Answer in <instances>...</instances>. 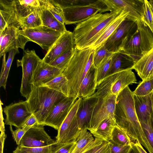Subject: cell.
Wrapping results in <instances>:
<instances>
[{"mask_svg": "<svg viewBox=\"0 0 153 153\" xmlns=\"http://www.w3.org/2000/svg\"><path fill=\"white\" fill-rule=\"evenodd\" d=\"M77 98L67 97L52 108L44 123L58 131Z\"/></svg>", "mask_w": 153, "mask_h": 153, "instance_id": "17", "label": "cell"}, {"mask_svg": "<svg viewBox=\"0 0 153 153\" xmlns=\"http://www.w3.org/2000/svg\"><path fill=\"white\" fill-rule=\"evenodd\" d=\"M117 97L110 94L98 98L94 110L90 126L88 129L90 132L95 130L104 119L109 117H114Z\"/></svg>", "mask_w": 153, "mask_h": 153, "instance_id": "13", "label": "cell"}, {"mask_svg": "<svg viewBox=\"0 0 153 153\" xmlns=\"http://www.w3.org/2000/svg\"><path fill=\"white\" fill-rule=\"evenodd\" d=\"M30 127H26L24 128H17L13 130L12 126H10V128L14 141L16 142L17 146H19L20 140L26 131Z\"/></svg>", "mask_w": 153, "mask_h": 153, "instance_id": "44", "label": "cell"}, {"mask_svg": "<svg viewBox=\"0 0 153 153\" xmlns=\"http://www.w3.org/2000/svg\"><path fill=\"white\" fill-rule=\"evenodd\" d=\"M20 29L13 25L7 26L0 32V57L13 48L24 50L29 40L19 33Z\"/></svg>", "mask_w": 153, "mask_h": 153, "instance_id": "14", "label": "cell"}, {"mask_svg": "<svg viewBox=\"0 0 153 153\" xmlns=\"http://www.w3.org/2000/svg\"><path fill=\"white\" fill-rule=\"evenodd\" d=\"M45 4V0H0V10L10 14L12 25L20 28V20Z\"/></svg>", "mask_w": 153, "mask_h": 153, "instance_id": "7", "label": "cell"}, {"mask_svg": "<svg viewBox=\"0 0 153 153\" xmlns=\"http://www.w3.org/2000/svg\"><path fill=\"white\" fill-rule=\"evenodd\" d=\"M132 69L143 80L153 78V48L136 62Z\"/></svg>", "mask_w": 153, "mask_h": 153, "instance_id": "23", "label": "cell"}, {"mask_svg": "<svg viewBox=\"0 0 153 153\" xmlns=\"http://www.w3.org/2000/svg\"><path fill=\"white\" fill-rule=\"evenodd\" d=\"M105 142L101 139L95 138L94 142L82 153H95L102 146Z\"/></svg>", "mask_w": 153, "mask_h": 153, "instance_id": "45", "label": "cell"}, {"mask_svg": "<svg viewBox=\"0 0 153 153\" xmlns=\"http://www.w3.org/2000/svg\"><path fill=\"white\" fill-rule=\"evenodd\" d=\"M111 153H128L132 148L131 145H119L109 142Z\"/></svg>", "mask_w": 153, "mask_h": 153, "instance_id": "43", "label": "cell"}, {"mask_svg": "<svg viewBox=\"0 0 153 153\" xmlns=\"http://www.w3.org/2000/svg\"><path fill=\"white\" fill-rule=\"evenodd\" d=\"M110 141L117 145H131V140L126 132L117 125L113 129Z\"/></svg>", "mask_w": 153, "mask_h": 153, "instance_id": "33", "label": "cell"}, {"mask_svg": "<svg viewBox=\"0 0 153 153\" xmlns=\"http://www.w3.org/2000/svg\"><path fill=\"white\" fill-rule=\"evenodd\" d=\"M128 153H137L135 150L132 147V148Z\"/></svg>", "mask_w": 153, "mask_h": 153, "instance_id": "51", "label": "cell"}, {"mask_svg": "<svg viewBox=\"0 0 153 153\" xmlns=\"http://www.w3.org/2000/svg\"><path fill=\"white\" fill-rule=\"evenodd\" d=\"M131 146L137 153H147L138 140L134 143H131Z\"/></svg>", "mask_w": 153, "mask_h": 153, "instance_id": "48", "label": "cell"}, {"mask_svg": "<svg viewBox=\"0 0 153 153\" xmlns=\"http://www.w3.org/2000/svg\"><path fill=\"white\" fill-rule=\"evenodd\" d=\"M61 8L71 7L85 6L90 5L95 0H53Z\"/></svg>", "mask_w": 153, "mask_h": 153, "instance_id": "39", "label": "cell"}, {"mask_svg": "<svg viewBox=\"0 0 153 153\" xmlns=\"http://www.w3.org/2000/svg\"><path fill=\"white\" fill-rule=\"evenodd\" d=\"M140 122L146 138L153 151V125L151 117Z\"/></svg>", "mask_w": 153, "mask_h": 153, "instance_id": "40", "label": "cell"}, {"mask_svg": "<svg viewBox=\"0 0 153 153\" xmlns=\"http://www.w3.org/2000/svg\"><path fill=\"white\" fill-rule=\"evenodd\" d=\"M116 125L115 117H109L102 120L95 130L90 132L95 138L109 142L111 140L112 131Z\"/></svg>", "mask_w": 153, "mask_h": 153, "instance_id": "26", "label": "cell"}, {"mask_svg": "<svg viewBox=\"0 0 153 153\" xmlns=\"http://www.w3.org/2000/svg\"><path fill=\"white\" fill-rule=\"evenodd\" d=\"M112 53L109 52L103 45L94 50L93 64L96 68L104 58Z\"/></svg>", "mask_w": 153, "mask_h": 153, "instance_id": "42", "label": "cell"}, {"mask_svg": "<svg viewBox=\"0 0 153 153\" xmlns=\"http://www.w3.org/2000/svg\"><path fill=\"white\" fill-rule=\"evenodd\" d=\"M40 16L42 25L62 33L67 30L65 25L57 20L48 9L46 7V2L45 4L42 7Z\"/></svg>", "mask_w": 153, "mask_h": 153, "instance_id": "28", "label": "cell"}, {"mask_svg": "<svg viewBox=\"0 0 153 153\" xmlns=\"http://www.w3.org/2000/svg\"><path fill=\"white\" fill-rule=\"evenodd\" d=\"M81 98H78L64 120L56 137L57 142L67 143L75 141L81 131L78 128L76 118Z\"/></svg>", "mask_w": 153, "mask_h": 153, "instance_id": "11", "label": "cell"}, {"mask_svg": "<svg viewBox=\"0 0 153 153\" xmlns=\"http://www.w3.org/2000/svg\"><path fill=\"white\" fill-rule=\"evenodd\" d=\"M137 27V22L126 18L105 41V47L110 52L118 51L124 39L135 32Z\"/></svg>", "mask_w": 153, "mask_h": 153, "instance_id": "15", "label": "cell"}, {"mask_svg": "<svg viewBox=\"0 0 153 153\" xmlns=\"http://www.w3.org/2000/svg\"><path fill=\"white\" fill-rule=\"evenodd\" d=\"M96 75V68L93 64L82 82L77 98L88 97L94 93L97 87Z\"/></svg>", "mask_w": 153, "mask_h": 153, "instance_id": "24", "label": "cell"}, {"mask_svg": "<svg viewBox=\"0 0 153 153\" xmlns=\"http://www.w3.org/2000/svg\"><path fill=\"white\" fill-rule=\"evenodd\" d=\"M75 48L71 49L66 51L57 57L49 64L63 71L68 65L75 51Z\"/></svg>", "mask_w": 153, "mask_h": 153, "instance_id": "36", "label": "cell"}, {"mask_svg": "<svg viewBox=\"0 0 153 153\" xmlns=\"http://www.w3.org/2000/svg\"><path fill=\"white\" fill-rule=\"evenodd\" d=\"M94 52L91 48L79 50L76 47L68 65L62 73L68 81V97L77 98L82 82L93 64Z\"/></svg>", "mask_w": 153, "mask_h": 153, "instance_id": "3", "label": "cell"}, {"mask_svg": "<svg viewBox=\"0 0 153 153\" xmlns=\"http://www.w3.org/2000/svg\"><path fill=\"white\" fill-rule=\"evenodd\" d=\"M87 128L82 130L76 141V144L70 153H82L94 141L93 135Z\"/></svg>", "mask_w": 153, "mask_h": 153, "instance_id": "31", "label": "cell"}, {"mask_svg": "<svg viewBox=\"0 0 153 153\" xmlns=\"http://www.w3.org/2000/svg\"><path fill=\"white\" fill-rule=\"evenodd\" d=\"M98 98L88 97L81 98L77 110L76 118L79 129L89 128L95 106Z\"/></svg>", "mask_w": 153, "mask_h": 153, "instance_id": "20", "label": "cell"}, {"mask_svg": "<svg viewBox=\"0 0 153 153\" xmlns=\"http://www.w3.org/2000/svg\"><path fill=\"white\" fill-rule=\"evenodd\" d=\"M62 71L44 62L42 59L35 70L31 84L33 87L43 86L60 74Z\"/></svg>", "mask_w": 153, "mask_h": 153, "instance_id": "21", "label": "cell"}, {"mask_svg": "<svg viewBox=\"0 0 153 153\" xmlns=\"http://www.w3.org/2000/svg\"><path fill=\"white\" fill-rule=\"evenodd\" d=\"M122 11L117 10L104 13H98L78 23L73 32L76 48L81 50L91 47Z\"/></svg>", "mask_w": 153, "mask_h": 153, "instance_id": "2", "label": "cell"}, {"mask_svg": "<svg viewBox=\"0 0 153 153\" xmlns=\"http://www.w3.org/2000/svg\"><path fill=\"white\" fill-rule=\"evenodd\" d=\"M128 13L122 11L121 13L112 22L102 33L94 43L91 48L95 50L104 44L120 24L126 18Z\"/></svg>", "mask_w": 153, "mask_h": 153, "instance_id": "27", "label": "cell"}, {"mask_svg": "<svg viewBox=\"0 0 153 153\" xmlns=\"http://www.w3.org/2000/svg\"><path fill=\"white\" fill-rule=\"evenodd\" d=\"M134 107L139 121L150 118L153 109L151 93L144 96L134 95Z\"/></svg>", "mask_w": 153, "mask_h": 153, "instance_id": "25", "label": "cell"}, {"mask_svg": "<svg viewBox=\"0 0 153 153\" xmlns=\"http://www.w3.org/2000/svg\"><path fill=\"white\" fill-rule=\"evenodd\" d=\"M151 96H152V100L153 109V91L151 93Z\"/></svg>", "mask_w": 153, "mask_h": 153, "instance_id": "52", "label": "cell"}, {"mask_svg": "<svg viewBox=\"0 0 153 153\" xmlns=\"http://www.w3.org/2000/svg\"><path fill=\"white\" fill-rule=\"evenodd\" d=\"M95 153H111L109 142L105 141L102 146Z\"/></svg>", "mask_w": 153, "mask_h": 153, "instance_id": "49", "label": "cell"}, {"mask_svg": "<svg viewBox=\"0 0 153 153\" xmlns=\"http://www.w3.org/2000/svg\"><path fill=\"white\" fill-rule=\"evenodd\" d=\"M19 53V49L16 48L11 49L9 52L8 58L4 71L0 74V87L2 86L4 89H6L8 76L14 56L16 54Z\"/></svg>", "mask_w": 153, "mask_h": 153, "instance_id": "35", "label": "cell"}, {"mask_svg": "<svg viewBox=\"0 0 153 153\" xmlns=\"http://www.w3.org/2000/svg\"><path fill=\"white\" fill-rule=\"evenodd\" d=\"M19 33L39 45L48 51L63 33L52 29L43 25L33 28L20 30Z\"/></svg>", "mask_w": 153, "mask_h": 153, "instance_id": "10", "label": "cell"}, {"mask_svg": "<svg viewBox=\"0 0 153 153\" xmlns=\"http://www.w3.org/2000/svg\"><path fill=\"white\" fill-rule=\"evenodd\" d=\"M113 53L106 56L96 68L97 87L106 77L110 67Z\"/></svg>", "mask_w": 153, "mask_h": 153, "instance_id": "34", "label": "cell"}, {"mask_svg": "<svg viewBox=\"0 0 153 153\" xmlns=\"http://www.w3.org/2000/svg\"><path fill=\"white\" fill-rule=\"evenodd\" d=\"M42 60L34 50L27 49L24 50L22 58L17 60V66H22V69L20 92L21 95L27 100L28 99L33 88L31 81L34 72Z\"/></svg>", "mask_w": 153, "mask_h": 153, "instance_id": "9", "label": "cell"}, {"mask_svg": "<svg viewBox=\"0 0 153 153\" xmlns=\"http://www.w3.org/2000/svg\"><path fill=\"white\" fill-rule=\"evenodd\" d=\"M136 62L132 57L120 51L113 53L110 67L106 77L116 73L132 70Z\"/></svg>", "mask_w": 153, "mask_h": 153, "instance_id": "22", "label": "cell"}, {"mask_svg": "<svg viewBox=\"0 0 153 153\" xmlns=\"http://www.w3.org/2000/svg\"><path fill=\"white\" fill-rule=\"evenodd\" d=\"M142 20L153 32V8L149 1L147 0H144Z\"/></svg>", "mask_w": 153, "mask_h": 153, "instance_id": "37", "label": "cell"}, {"mask_svg": "<svg viewBox=\"0 0 153 153\" xmlns=\"http://www.w3.org/2000/svg\"><path fill=\"white\" fill-rule=\"evenodd\" d=\"M76 46L73 32L66 30L47 51L42 61L49 64L57 57L71 49H74Z\"/></svg>", "mask_w": 153, "mask_h": 153, "instance_id": "19", "label": "cell"}, {"mask_svg": "<svg viewBox=\"0 0 153 153\" xmlns=\"http://www.w3.org/2000/svg\"><path fill=\"white\" fill-rule=\"evenodd\" d=\"M137 81L132 70L114 73L105 78L97 87V91L90 97L103 98L110 94L117 96L126 87L137 83Z\"/></svg>", "mask_w": 153, "mask_h": 153, "instance_id": "6", "label": "cell"}, {"mask_svg": "<svg viewBox=\"0 0 153 153\" xmlns=\"http://www.w3.org/2000/svg\"><path fill=\"white\" fill-rule=\"evenodd\" d=\"M65 143L57 142L47 146L27 147L17 146L13 153H56Z\"/></svg>", "mask_w": 153, "mask_h": 153, "instance_id": "29", "label": "cell"}, {"mask_svg": "<svg viewBox=\"0 0 153 153\" xmlns=\"http://www.w3.org/2000/svg\"><path fill=\"white\" fill-rule=\"evenodd\" d=\"M104 0L110 12L120 10L128 13V19L136 22L142 20L144 0Z\"/></svg>", "mask_w": 153, "mask_h": 153, "instance_id": "18", "label": "cell"}, {"mask_svg": "<svg viewBox=\"0 0 153 153\" xmlns=\"http://www.w3.org/2000/svg\"><path fill=\"white\" fill-rule=\"evenodd\" d=\"M66 97L62 93L45 86L33 87L27 100L33 114L37 119L38 125L44 126L52 108Z\"/></svg>", "mask_w": 153, "mask_h": 153, "instance_id": "4", "label": "cell"}, {"mask_svg": "<svg viewBox=\"0 0 153 153\" xmlns=\"http://www.w3.org/2000/svg\"><path fill=\"white\" fill-rule=\"evenodd\" d=\"M137 28L123 41L118 51L137 61L153 48V32L142 20L137 22Z\"/></svg>", "mask_w": 153, "mask_h": 153, "instance_id": "5", "label": "cell"}, {"mask_svg": "<svg viewBox=\"0 0 153 153\" xmlns=\"http://www.w3.org/2000/svg\"><path fill=\"white\" fill-rule=\"evenodd\" d=\"M114 117L117 125L125 131L131 143L138 140L149 153H153L137 115L134 94L128 86L117 97Z\"/></svg>", "mask_w": 153, "mask_h": 153, "instance_id": "1", "label": "cell"}, {"mask_svg": "<svg viewBox=\"0 0 153 153\" xmlns=\"http://www.w3.org/2000/svg\"><path fill=\"white\" fill-rule=\"evenodd\" d=\"M153 91V78L142 81L133 92L134 95L144 96L150 94Z\"/></svg>", "mask_w": 153, "mask_h": 153, "instance_id": "38", "label": "cell"}, {"mask_svg": "<svg viewBox=\"0 0 153 153\" xmlns=\"http://www.w3.org/2000/svg\"><path fill=\"white\" fill-rule=\"evenodd\" d=\"M64 24L79 23L99 13L109 11L104 0H95L88 5L66 7L62 9Z\"/></svg>", "mask_w": 153, "mask_h": 153, "instance_id": "8", "label": "cell"}, {"mask_svg": "<svg viewBox=\"0 0 153 153\" xmlns=\"http://www.w3.org/2000/svg\"><path fill=\"white\" fill-rule=\"evenodd\" d=\"M46 2L48 9L57 20L64 25L62 9L53 0H46Z\"/></svg>", "mask_w": 153, "mask_h": 153, "instance_id": "41", "label": "cell"}, {"mask_svg": "<svg viewBox=\"0 0 153 153\" xmlns=\"http://www.w3.org/2000/svg\"><path fill=\"white\" fill-rule=\"evenodd\" d=\"M43 6L36 10L27 16L20 20L19 24L20 28H21V30L33 28L42 25L40 12L42 7Z\"/></svg>", "mask_w": 153, "mask_h": 153, "instance_id": "30", "label": "cell"}, {"mask_svg": "<svg viewBox=\"0 0 153 153\" xmlns=\"http://www.w3.org/2000/svg\"><path fill=\"white\" fill-rule=\"evenodd\" d=\"M38 121L36 118L35 115L33 114L29 118H28L24 124L22 128H24L26 127H30L38 125Z\"/></svg>", "mask_w": 153, "mask_h": 153, "instance_id": "47", "label": "cell"}, {"mask_svg": "<svg viewBox=\"0 0 153 153\" xmlns=\"http://www.w3.org/2000/svg\"><path fill=\"white\" fill-rule=\"evenodd\" d=\"M6 116L5 124L21 128L33 113L27 100L12 103L3 108Z\"/></svg>", "mask_w": 153, "mask_h": 153, "instance_id": "12", "label": "cell"}, {"mask_svg": "<svg viewBox=\"0 0 153 153\" xmlns=\"http://www.w3.org/2000/svg\"><path fill=\"white\" fill-rule=\"evenodd\" d=\"M76 144V141L65 143L56 153H70L75 147Z\"/></svg>", "mask_w": 153, "mask_h": 153, "instance_id": "46", "label": "cell"}, {"mask_svg": "<svg viewBox=\"0 0 153 153\" xmlns=\"http://www.w3.org/2000/svg\"><path fill=\"white\" fill-rule=\"evenodd\" d=\"M43 86L62 93L68 97V81L62 73Z\"/></svg>", "mask_w": 153, "mask_h": 153, "instance_id": "32", "label": "cell"}, {"mask_svg": "<svg viewBox=\"0 0 153 153\" xmlns=\"http://www.w3.org/2000/svg\"><path fill=\"white\" fill-rule=\"evenodd\" d=\"M149 2L152 5L153 8V0H150L149 1Z\"/></svg>", "mask_w": 153, "mask_h": 153, "instance_id": "53", "label": "cell"}, {"mask_svg": "<svg viewBox=\"0 0 153 153\" xmlns=\"http://www.w3.org/2000/svg\"><path fill=\"white\" fill-rule=\"evenodd\" d=\"M44 126L36 125L30 128L22 137L19 146L27 147H42L57 143L46 132Z\"/></svg>", "mask_w": 153, "mask_h": 153, "instance_id": "16", "label": "cell"}, {"mask_svg": "<svg viewBox=\"0 0 153 153\" xmlns=\"http://www.w3.org/2000/svg\"><path fill=\"white\" fill-rule=\"evenodd\" d=\"M7 137L5 132H1L0 134V153H3L5 140Z\"/></svg>", "mask_w": 153, "mask_h": 153, "instance_id": "50", "label": "cell"}]
</instances>
